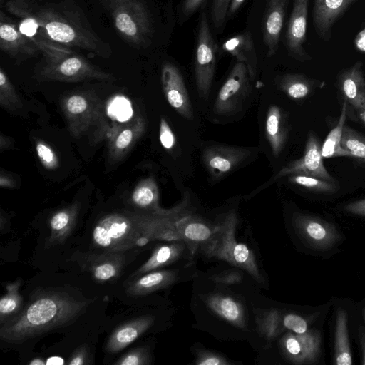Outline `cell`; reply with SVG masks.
Instances as JSON below:
<instances>
[{
  "label": "cell",
  "mask_w": 365,
  "mask_h": 365,
  "mask_svg": "<svg viewBox=\"0 0 365 365\" xmlns=\"http://www.w3.org/2000/svg\"><path fill=\"white\" fill-rule=\"evenodd\" d=\"M222 48L225 52L236 58L237 61L245 63L250 78H255L257 58L254 41L249 31L231 36L222 43Z\"/></svg>",
  "instance_id": "23"
},
{
  "label": "cell",
  "mask_w": 365,
  "mask_h": 365,
  "mask_svg": "<svg viewBox=\"0 0 365 365\" xmlns=\"http://www.w3.org/2000/svg\"><path fill=\"white\" fill-rule=\"evenodd\" d=\"M108 113L118 121L123 122L131 117L133 110L130 102L126 98L117 97L109 106Z\"/></svg>",
  "instance_id": "38"
},
{
  "label": "cell",
  "mask_w": 365,
  "mask_h": 365,
  "mask_svg": "<svg viewBox=\"0 0 365 365\" xmlns=\"http://www.w3.org/2000/svg\"><path fill=\"white\" fill-rule=\"evenodd\" d=\"M154 317L145 315L129 321L116 328L110 334L106 349L117 353L133 343L153 324Z\"/></svg>",
  "instance_id": "21"
},
{
  "label": "cell",
  "mask_w": 365,
  "mask_h": 365,
  "mask_svg": "<svg viewBox=\"0 0 365 365\" xmlns=\"http://www.w3.org/2000/svg\"><path fill=\"white\" fill-rule=\"evenodd\" d=\"M133 202L138 207L151 210V212L162 210L158 207V191L155 182L147 180L141 183L132 195Z\"/></svg>",
  "instance_id": "32"
},
{
  "label": "cell",
  "mask_w": 365,
  "mask_h": 365,
  "mask_svg": "<svg viewBox=\"0 0 365 365\" xmlns=\"http://www.w3.org/2000/svg\"><path fill=\"white\" fill-rule=\"evenodd\" d=\"M66 292H48L34 297L16 316L1 324V339L18 344L62 327L77 319L88 305Z\"/></svg>",
  "instance_id": "2"
},
{
  "label": "cell",
  "mask_w": 365,
  "mask_h": 365,
  "mask_svg": "<svg viewBox=\"0 0 365 365\" xmlns=\"http://www.w3.org/2000/svg\"><path fill=\"white\" fill-rule=\"evenodd\" d=\"M90 364L89 350L86 344L81 346L75 350L68 361L69 365H85Z\"/></svg>",
  "instance_id": "47"
},
{
  "label": "cell",
  "mask_w": 365,
  "mask_h": 365,
  "mask_svg": "<svg viewBox=\"0 0 365 365\" xmlns=\"http://www.w3.org/2000/svg\"><path fill=\"white\" fill-rule=\"evenodd\" d=\"M193 248L184 241L169 242L167 244L157 246L153 251L150 258L132 275V278L138 277L149 272L157 270L163 267L172 264Z\"/></svg>",
  "instance_id": "20"
},
{
  "label": "cell",
  "mask_w": 365,
  "mask_h": 365,
  "mask_svg": "<svg viewBox=\"0 0 365 365\" xmlns=\"http://www.w3.org/2000/svg\"><path fill=\"white\" fill-rule=\"evenodd\" d=\"M112 16L120 37L135 48L148 46L152 40V17L143 0H101Z\"/></svg>",
  "instance_id": "5"
},
{
  "label": "cell",
  "mask_w": 365,
  "mask_h": 365,
  "mask_svg": "<svg viewBox=\"0 0 365 365\" xmlns=\"http://www.w3.org/2000/svg\"><path fill=\"white\" fill-rule=\"evenodd\" d=\"M231 0H212L210 20L215 34L222 31L227 21V14Z\"/></svg>",
  "instance_id": "36"
},
{
  "label": "cell",
  "mask_w": 365,
  "mask_h": 365,
  "mask_svg": "<svg viewBox=\"0 0 365 365\" xmlns=\"http://www.w3.org/2000/svg\"><path fill=\"white\" fill-rule=\"evenodd\" d=\"M309 1V0H293L285 36V45L289 53L301 62L312 59L304 48L307 38Z\"/></svg>",
  "instance_id": "11"
},
{
  "label": "cell",
  "mask_w": 365,
  "mask_h": 365,
  "mask_svg": "<svg viewBox=\"0 0 365 365\" xmlns=\"http://www.w3.org/2000/svg\"><path fill=\"white\" fill-rule=\"evenodd\" d=\"M215 47L207 16L203 9L200 14L195 55V81L201 98L207 96L213 80Z\"/></svg>",
  "instance_id": "7"
},
{
  "label": "cell",
  "mask_w": 365,
  "mask_h": 365,
  "mask_svg": "<svg viewBox=\"0 0 365 365\" xmlns=\"http://www.w3.org/2000/svg\"><path fill=\"white\" fill-rule=\"evenodd\" d=\"M43 59L38 71L41 78L64 81L89 78L109 79L112 76L92 65L68 47L42 40L36 43Z\"/></svg>",
  "instance_id": "3"
},
{
  "label": "cell",
  "mask_w": 365,
  "mask_h": 365,
  "mask_svg": "<svg viewBox=\"0 0 365 365\" xmlns=\"http://www.w3.org/2000/svg\"><path fill=\"white\" fill-rule=\"evenodd\" d=\"M159 133L163 147L168 150H172L175 145V138L167 120L163 117L160 118Z\"/></svg>",
  "instance_id": "43"
},
{
  "label": "cell",
  "mask_w": 365,
  "mask_h": 365,
  "mask_svg": "<svg viewBox=\"0 0 365 365\" xmlns=\"http://www.w3.org/2000/svg\"><path fill=\"white\" fill-rule=\"evenodd\" d=\"M247 148L225 145L207 147L202 153V160L214 178H220L236 168L250 155Z\"/></svg>",
  "instance_id": "13"
},
{
  "label": "cell",
  "mask_w": 365,
  "mask_h": 365,
  "mask_svg": "<svg viewBox=\"0 0 365 365\" xmlns=\"http://www.w3.org/2000/svg\"><path fill=\"white\" fill-rule=\"evenodd\" d=\"M282 326L295 334H303L307 331L306 320L295 314H287L282 319Z\"/></svg>",
  "instance_id": "41"
},
{
  "label": "cell",
  "mask_w": 365,
  "mask_h": 365,
  "mask_svg": "<svg viewBox=\"0 0 365 365\" xmlns=\"http://www.w3.org/2000/svg\"><path fill=\"white\" fill-rule=\"evenodd\" d=\"M37 155L45 167L54 168L56 165V157L51 148L47 145L38 143L36 145Z\"/></svg>",
  "instance_id": "44"
},
{
  "label": "cell",
  "mask_w": 365,
  "mask_h": 365,
  "mask_svg": "<svg viewBox=\"0 0 365 365\" xmlns=\"http://www.w3.org/2000/svg\"><path fill=\"white\" fill-rule=\"evenodd\" d=\"M210 279L216 283L235 284L242 281V274L239 271L227 270L217 274L211 275Z\"/></svg>",
  "instance_id": "45"
},
{
  "label": "cell",
  "mask_w": 365,
  "mask_h": 365,
  "mask_svg": "<svg viewBox=\"0 0 365 365\" xmlns=\"http://www.w3.org/2000/svg\"><path fill=\"white\" fill-rule=\"evenodd\" d=\"M140 229L136 216L112 214L102 218L93 231V244L104 251L125 252L135 247Z\"/></svg>",
  "instance_id": "6"
},
{
  "label": "cell",
  "mask_w": 365,
  "mask_h": 365,
  "mask_svg": "<svg viewBox=\"0 0 365 365\" xmlns=\"http://www.w3.org/2000/svg\"><path fill=\"white\" fill-rule=\"evenodd\" d=\"M339 86L346 101L357 113L365 110V78L362 63L356 62L339 76Z\"/></svg>",
  "instance_id": "19"
},
{
  "label": "cell",
  "mask_w": 365,
  "mask_h": 365,
  "mask_svg": "<svg viewBox=\"0 0 365 365\" xmlns=\"http://www.w3.org/2000/svg\"><path fill=\"white\" fill-rule=\"evenodd\" d=\"M0 89L1 91L5 92L6 94H1V96L5 95V98L1 100V103L5 102V105L7 106L8 101H9V97L11 98V101L12 103V105L16 104L19 99L18 97L14 94H11L14 93V91L13 89V86L11 84L9 80L8 79L6 73L4 72L3 69L1 68L0 70Z\"/></svg>",
  "instance_id": "46"
},
{
  "label": "cell",
  "mask_w": 365,
  "mask_h": 365,
  "mask_svg": "<svg viewBox=\"0 0 365 365\" xmlns=\"http://www.w3.org/2000/svg\"><path fill=\"white\" fill-rule=\"evenodd\" d=\"M341 143V146L349 151L353 158L365 162V135L344 125Z\"/></svg>",
  "instance_id": "33"
},
{
  "label": "cell",
  "mask_w": 365,
  "mask_h": 365,
  "mask_svg": "<svg viewBox=\"0 0 365 365\" xmlns=\"http://www.w3.org/2000/svg\"><path fill=\"white\" fill-rule=\"evenodd\" d=\"M178 273L173 270H155L134 278L126 292L132 296L145 295L165 288L178 280Z\"/></svg>",
  "instance_id": "24"
},
{
  "label": "cell",
  "mask_w": 365,
  "mask_h": 365,
  "mask_svg": "<svg viewBox=\"0 0 365 365\" xmlns=\"http://www.w3.org/2000/svg\"><path fill=\"white\" fill-rule=\"evenodd\" d=\"M334 348V359L336 364L351 365L352 364L349 341L346 314L342 309H340L337 314Z\"/></svg>",
  "instance_id": "29"
},
{
  "label": "cell",
  "mask_w": 365,
  "mask_h": 365,
  "mask_svg": "<svg viewBox=\"0 0 365 365\" xmlns=\"http://www.w3.org/2000/svg\"><path fill=\"white\" fill-rule=\"evenodd\" d=\"M76 219L75 207L64 209L56 212L50 219L51 234L48 243L54 245L62 244L71 233Z\"/></svg>",
  "instance_id": "27"
},
{
  "label": "cell",
  "mask_w": 365,
  "mask_h": 365,
  "mask_svg": "<svg viewBox=\"0 0 365 365\" xmlns=\"http://www.w3.org/2000/svg\"><path fill=\"white\" fill-rule=\"evenodd\" d=\"M209 308L222 319L239 328L246 325L242 304L234 298L221 294H212L205 297Z\"/></svg>",
  "instance_id": "25"
},
{
  "label": "cell",
  "mask_w": 365,
  "mask_h": 365,
  "mask_svg": "<svg viewBox=\"0 0 365 365\" xmlns=\"http://www.w3.org/2000/svg\"><path fill=\"white\" fill-rule=\"evenodd\" d=\"M245 0H231L227 14V20L230 19L239 10Z\"/></svg>",
  "instance_id": "50"
},
{
  "label": "cell",
  "mask_w": 365,
  "mask_h": 365,
  "mask_svg": "<svg viewBox=\"0 0 365 365\" xmlns=\"http://www.w3.org/2000/svg\"><path fill=\"white\" fill-rule=\"evenodd\" d=\"M206 0H182L178 14V23L183 24L202 7Z\"/></svg>",
  "instance_id": "40"
},
{
  "label": "cell",
  "mask_w": 365,
  "mask_h": 365,
  "mask_svg": "<svg viewBox=\"0 0 365 365\" xmlns=\"http://www.w3.org/2000/svg\"><path fill=\"white\" fill-rule=\"evenodd\" d=\"M124 252L105 251L101 254L86 255L83 267L101 282L117 279L125 264Z\"/></svg>",
  "instance_id": "18"
},
{
  "label": "cell",
  "mask_w": 365,
  "mask_h": 365,
  "mask_svg": "<svg viewBox=\"0 0 365 365\" xmlns=\"http://www.w3.org/2000/svg\"><path fill=\"white\" fill-rule=\"evenodd\" d=\"M288 180L295 185L320 192H334L339 187L336 182L304 175H291Z\"/></svg>",
  "instance_id": "34"
},
{
  "label": "cell",
  "mask_w": 365,
  "mask_h": 365,
  "mask_svg": "<svg viewBox=\"0 0 365 365\" xmlns=\"http://www.w3.org/2000/svg\"><path fill=\"white\" fill-rule=\"evenodd\" d=\"M0 48L17 62L40 53L34 42L21 32L16 21L0 11Z\"/></svg>",
  "instance_id": "10"
},
{
  "label": "cell",
  "mask_w": 365,
  "mask_h": 365,
  "mask_svg": "<svg viewBox=\"0 0 365 365\" xmlns=\"http://www.w3.org/2000/svg\"><path fill=\"white\" fill-rule=\"evenodd\" d=\"M5 8L17 18L21 32L35 44L47 40L103 58L112 53L110 45L93 30L83 11L73 0H8Z\"/></svg>",
  "instance_id": "1"
},
{
  "label": "cell",
  "mask_w": 365,
  "mask_h": 365,
  "mask_svg": "<svg viewBox=\"0 0 365 365\" xmlns=\"http://www.w3.org/2000/svg\"><path fill=\"white\" fill-rule=\"evenodd\" d=\"M135 137V132L130 128L123 130L115 138L114 146L117 150L123 151L132 143Z\"/></svg>",
  "instance_id": "48"
},
{
  "label": "cell",
  "mask_w": 365,
  "mask_h": 365,
  "mask_svg": "<svg viewBox=\"0 0 365 365\" xmlns=\"http://www.w3.org/2000/svg\"><path fill=\"white\" fill-rule=\"evenodd\" d=\"M344 210L350 213L365 217V199L346 205Z\"/></svg>",
  "instance_id": "49"
},
{
  "label": "cell",
  "mask_w": 365,
  "mask_h": 365,
  "mask_svg": "<svg viewBox=\"0 0 365 365\" xmlns=\"http://www.w3.org/2000/svg\"><path fill=\"white\" fill-rule=\"evenodd\" d=\"M278 84L289 97L302 99L312 91L314 81L303 75L288 73L279 79Z\"/></svg>",
  "instance_id": "30"
},
{
  "label": "cell",
  "mask_w": 365,
  "mask_h": 365,
  "mask_svg": "<svg viewBox=\"0 0 365 365\" xmlns=\"http://www.w3.org/2000/svg\"><path fill=\"white\" fill-rule=\"evenodd\" d=\"M66 108L69 116L78 117L88 110V103L83 96L73 95L66 101Z\"/></svg>",
  "instance_id": "39"
},
{
  "label": "cell",
  "mask_w": 365,
  "mask_h": 365,
  "mask_svg": "<svg viewBox=\"0 0 365 365\" xmlns=\"http://www.w3.org/2000/svg\"><path fill=\"white\" fill-rule=\"evenodd\" d=\"M355 1L314 0L313 24L320 38L329 41L333 25Z\"/></svg>",
  "instance_id": "16"
},
{
  "label": "cell",
  "mask_w": 365,
  "mask_h": 365,
  "mask_svg": "<svg viewBox=\"0 0 365 365\" xmlns=\"http://www.w3.org/2000/svg\"><path fill=\"white\" fill-rule=\"evenodd\" d=\"M347 108L346 101H344L341 115L336 125L329 133L322 145L323 158L334 157H351L353 155L341 146V137L345 124Z\"/></svg>",
  "instance_id": "28"
},
{
  "label": "cell",
  "mask_w": 365,
  "mask_h": 365,
  "mask_svg": "<svg viewBox=\"0 0 365 365\" xmlns=\"http://www.w3.org/2000/svg\"><path fill=\"white\" fill-rule=\"evenodd\" d=\"M364 319H365V307L364 309Z\"/></svg>",
  "instance_id": "56"
},
{
  "label": "cell",
  "mask_w": 365,
  "mask_h": 365,
  "mask_svg": "<svg viewBox=\"0 0 365 365\" xmlns=\"http://www.w3.org/2000/svg\"><path fill=\"white\" fill-rule=\"evenodd\" d=\"M289 1L267 0L263 17V40L268 57L273 56L278 50Z\"/></svg>",
  "instance_id": "17"
},
{
  "label": "cell",
  "mask_w": 365,
  "mask_h": 365,
  "mask_svg": "<svg viewBox=\"0 0 365 365\" xmlns=\"http://www.w3.org/2000/svg\"><path fill=\"white\" fill-rule=\"evenodd\" d=\"M359 116H360L361 119L365 123V110H364L363 113L359 114Z\"/></svg>",
  "instance_id": "55"
},
{
  "label": "cell",
  "mask_w": 365,
  "mask_h": 365,
  "mask_svg": "<svg viewBox=\"0 0 365 365\" xmlns=\"http://www.w3.org/2000/svg\"><path fill=\"white\" fill-rule=\"evenodd\" d=\"M177 228L184 241L194 249V245H201L213 237L217 225H210L188 210L178 219Z\"/></svg>",
  "instance_id": "22"
},
{
  "label": "cell",
  "mask_w": 365,
  "mask_h": 365,
  "mask_svg": "<svg viewBox=\"0 0 365 365\" xmlns=\"http://www.w3.org/2000/svg\"><path fill=\"white\" fill-rule=\"evenodd\" d=\"M250 79L245 63L237 61L218 92L214 111L219 115L235 113L250 91Z\"/></svg>",
  "instance_id": "8"
},
{
  "label": "cell",
  "mask_w": 365,
  "mask_h": 365,
  "mask_svg": "<svg viewBox=\"0 0 365 365\" xmlns=\"http://www.w3.org/2000/svg\"><path fill=\"white\" fill-rule=\"evenodd\" d=\"M282 349L292 362L297 364L315 362L320 350V336L315 331L303 334L287 333L281 340Z\"/></svg>",
  "instance_id": "14"
},
{
  "label": "cell",
  "mask_w": 365,
  "mask_h": 365,
  "mask_svg": "<svg viewBox=\"0 0 365 365\" xmlns=\"http://www.w3.org/2000/svg\"><path fill=\"white\" fill-rule=\"evenodd\" d=\"M260 332L269 340L275 338L281 331L282 319L277 309H269L264 313L258 320Z\"/></svg>",
  "instance_id": "35"
},
{
  "label": "cell",
  "mask_w": 365,
  "mask_h": 365,
  "mask_svg": "<svg viewBox=\"0 0 365 365\" xmlns=\"http://www.w3.org/2000/svg\"><path fill=\"white\" fill-rule=\"evenodd\" d=\"M46 364V362L44 361L42 359H34L29 363L30 365H44Z\"/></svg>",
  "instance_id": "53"
},
{
  "label": "cell",
  "mask_w": 365,
  "mask_h": 365,
  "mask_svg": "<svg viewBox=\"0 0 365 365\" xmlns=\"http://www.w3.org/2000/svg\"><path fill=\"white\" fill-rule=\"evenodd\" d=\"M151 362V357L148 348L138 347L129 351L114 364L115 365H148Z\"/></svg>",
  "instance_id": "37"
},
{
  "label": "cell",
  "mask_w": 365,
  "mask_h": 365,
  "mask_svg": "<svg viewBox=\"0 0 365 365\" xmlns=\"http://www.w3.org/2000/svg\"><path fill=\"white\" fill-rule=\"evenodd\" d=\"M21 284V281L16 280L6 287V293L2 296L0 300L1 324L20 312L23 300L19 292Z\"/></svg>",
  "instance_id": "31"
},
{
  "label": "cell",
  "mask_w": 365,
  "mask_h": 365,
  "mask_svg": "<svg viewBox=\"0 0 365 365\" xmlns=\"http://www.w3.org/2000/svg\"><path fill=\"white\" fill-rule=\"evenodd\" d=\"M361 346H362V354H363L362 364L365 365V336L364 335H363L361 337Z\"/></svg>",
  "instance_id": "54"
},
{
  "label": "cell",
  "mask_w": 365,
  "mask_h": 365,
  "mask_svg": "<svg viewBox=\"0 0 365 365\" xmlns=\"http://www.w3.org/2000/svg\"><path fill=\"white\" fill-rule=\"evenodd\" d=\"M294 224L302 237L317 249H327L338 240L335 228L319 218L302 214L294 217Z\"/></svg>",
  "instance_id": "15"
},
{
  "label": "cell",
  "mask_w": 365,
  "mask_h": 365,
  "mask_svg": "<svg viewBox=\"0 0 365 365\" xmlns=\"http://www.w3.org/2000/svg\"><path fill=\"white\" fill-rule=\"evenodd\" d=\"M161 81L164 93L169 104L181 116L192 120L193 109L180 70L171 63L163 64Z\"/></svg>",
  "instance_id": "12"
},
{
  "label": "cell",
  "mask_w": 365,
  "mask_h": 365,
  "mask_svg": "<svg viewBox=\"0 0 365 365\" xmlns=\"http://www.w3.org/2000/svg\"><path fill=\"white\" fill-rule=\"evenodd\" d=\"M195 364L197 365H228L230 362L220 354L200 350L197 354Z\"/></svg>",
  "instance_id": "42"
},
{
  "label": "cell",
  "mask_w": 365,
  "mask_h": 365,
  "mask_svg": "<svg viewBox=\"0 0 365 365\" xmlns=\"http://www.w3.org/2000/svg\"><path fill=\"white\" fill-rule=\"evenodd\" d=\"M354 45L358 51L365 52V28L356 36Z\"/></svg>",
  "instance_id": "51"
},
{
  "label": "cell",
  "mask_w": 365,
  "mask_h": 365,
  "mask_svg": "<svg viewBox=\"0 0 365 365\" xmlns=\"http://www.w3.org/2000/svg\"><path fill=\"white\" fill-rule=\"evenodd\" d=\"M237 218L235 211H230L218 225L213 237L200 245L201 251L207 257L225 260L232 265L244 269L257 282L264 279L258 269L255 255L245 245L235 240Z\"/></svg>",
  "instance_id": "4"
},
{
  "label": "cell",
  "mask_w": 365,
  "mask_h": 365,
  "mask_svg": "<svg viewBox=\"0 0 365 365\" xmlns=\"http://www.w3.org/2000/svg\"><path fill=\"white\" fill-rule=\"evenodd\" d=\"M322 155V145L315 135L309 133L306 142L304 155L283 167L269 181L272 183L279 178L291 175H304L332 182H336L327 170Z\"/></svg>",
  "instance_id": "9"
},
{
  "label": "cell",
  "mask_w": 365,
  "mask_h": 365,
  "mask_svg": "<svg viewBox=\"0 0 365 365\" xmlns=\"http://www.w3.org/2000/svg\"><path fill=\"white\" fill-rule=\"evenodd\" d=\"M288 129L279 107L271 106L265 122V135L274 156L282 152L287 140Z\"/></svg>",
  "instance_id": "26"
},
{
  "label": "cell",
  "mask_w": 365,
  "mask_h": 365,
  "mask_svg": "<svg viewBox=\"0 0 365 365\" xmlns=\"http://www.w3.org/2000/svg\"><path fill=\"white\" fill-rule=\"evenodd\" d=\"M46 364H63V361L61 358L53 357V358L48 359V361H46Z\"/></svg>",
  "instance_id": "52"
}]
</instances>
